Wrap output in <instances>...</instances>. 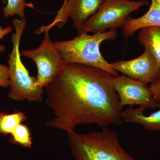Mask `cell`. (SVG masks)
I'll list each match as a JSON object with an SVG mask.
<instances>
[{"mask_svg": "<svg viewBox=\"0 0 160 160\" xmlns=\"http://www.w3.org/2000/svg\"><path fill=\"white\" fill-rule=\"evenodd\" d=\"M114 78L95 67L66 64L44 88L46 104L54 116L46 126L69 134L79 125H122V107L113 86Z\"/></svg>", "mask_w": 160, "mask_h": 160, "instance_id": "6da1fadb", "label": "cell"}, {"mask_svg": "<svg viewBox=\"0 0 160 160\" xmlns=\"http://www.w3.org/2000/svg\"><path fill=\"white\" fill-rule=\"evenodd\" d=\"M117 37V29H111L92 35L81 33L72 39L57 41L54 44L66 65L76 63L92 66L116 77L118 75V72L103 58L100 51V46L104 41L114 40Z\"/></svg>", "mask_w": 160, "mask_h": 160, "instance_id": "7a4b0ae2", "label": "cell"}, {"mask_svg": "<svg viewBox=\"0 0 160 160\" xmlns=\"http://www.w3.org/2000/svg\"><path fill=\"white\" fill-rule=\"evenodd\" d=\"M68 134V144L75 160H135L122 148L117 134L108 127L100 131Z\"/></svg>", "mask_w": 160, "mask_h": 160, "instance_id": "3957f363", "label": "cell"}, {"mask_svg": "<svg viewBox=\"0 0 160 160\" xmlns=\"http://www.w3.org/2000/svg\"><path fill=\"white\" fill-rule=\"evenodd\" d=\"M12 24L15 32L12 36L13 46L7 62L10 89L8 97L17 101L26 100L41 102L44 100V89L38 85L36 78L30 75L21 60L20 41L26 27V21L14 19Z\"/></svg>", "mask_w": 160, "mask_h": 160, "instance_id": "277c9868", "label": "cell"}, {"mask_svg": "<svg viewBox=\"0 0 160 160\" xmlns=\"http://www.w3.org/2000/svg\"><path fill=\"white\" fill-rule=\"evenodd\" d=\"M149 4L146 0H104L96 13L83 25L78 35L123 28L130 13Z\"/></svg>", "mask_w": 160, "mask_h": 160, "instance_id": "5b68a950", "label": "cell"}, {"mask_svg": "<svg viewBox=\"0 0 160 160\" xmlns=\"http://www.w3.org/2000/svg\"><path fill=\"white\" fill-rule=\"evenodd\" d=\"M49 31L44 32V38L37 48L24 50L22 54L34 61L38 69L37 83L44 89L62 70L66 66L62 55L52 41Z\"/></svg>", "mask_w": 160, "mask_h": 160, "instance_id": "8992f818", "label": "cell"}, {"mask_svg": "<svg viewBox=\"0 0 160 160\" xmlns=\"http://www.w3.org/2000/svg\"><path fill=\"white\" fill-rule=\"evenodd\" d=\"M104 1L65 0L54 21L47 26H42L35 33L40 34L49 31L54 26L61 28L67 22L69 18L72 20L73 26L79 32L86 21L96 13Z\"/></svg>", "mask_w": 160, "mask_h": 160, "instance_id": "52a82bcc", "label": "cell"}, {"mask_svg": "<svg viewBox=\"0 0 160 160\" xmlns=\"http://www.w3.org/2000/svg\"><path fill=\"white\" fill-rule=\"evenodd\" d=\"M147 84L128 77L124 74L115 77L113 86L118 96L122 107L126 105H138L145 111L159 108Z\"/></svg>", "mask_w": 160, "mask_h": 160, "instance_id": "ba28073f", "label": "cell"}, {"mask_svg": "<svg viewBox=\"0 0 160 160\" xmlns=\"http://www.w3.org/2000/svg\"><path fill=\"white\" fill-rule=\"evenodd\" d=\"M110 64L118 72L146 84L153 82L160 74V66L146 49L142 54L133 59L118 61Z\"/></svg>", "mask_w": 160, "mask_h": 160, "instance_id": "9c48e42d", "label": "cell"}, {"mask_svg": "<svg viewBox=\"0 0 160 160\" xmlns=\"http://www.w3.org/2000/svg\"><path fill=\"white\" fill-rule=\"evenodd\" d=\"M147 27H160V0H151L149 10L142 16L129 18L122 28L123 36L127 38L138 30Z\"/></svg>", "mask_w": 160, "mask_h": 160, "instance_id": "30bf717a", "label": "cell"}, {"mask_svg": "<svg viewBox=\"0 0 160 160\" xmlns=\"http://www.w3.org/2000/svg\"><path fill=\"white\" fill-rule=\"evenodd\" d=\"M159 108V110L149 116L145 115L140 107L127 108L122 112V119L126 122L139 124L149 131L160 130V106Z\"/></svg>", "mask_w": 160, "mask_h": 160, "instance_id": "8fae6325", "label": "cell"}, {"mask_svg": "<svg viewBox=\"0 0 160 160\" xmlns=\"http://www.w3.org/2000/svg\"><path fill=\"white\" fill-rule=\"evenodd\" d=\"M138 40L160 66V27H147L141 29Z\"/></svg>", "mask_w": 160, "mask_h": 160, "instance_id": "7c38bea8", "label": "cell"}, {"mask_svg": "<svg viewBox=\"0 0 160 160\" xmlns=\"http://www.w3.org/2000/svg\"><path fill=\"white\" fill-rule=\"evenodd\" d=\"M26 119V115L21 112L16 111L11 114L2 112L0 113V133L4 135L11 134Z\"/></svg>", "mask_w": 160, "mask_h": 160, "instance_id": "4fadbf2b", "label": "cell"}, {"mask_svg": "<svg viewBox=\"0 0 160 160\" xmlns=\"http://www.w3.org/2000/svg\"><path fill=\"white\" fill-rule=\"evenodd\" d=\"M9 142L19 145L26 148H31L32 146L31 137L29 127L26 125L21 124L11 133Z\"/></svg>", "mask_w": 160, "mask_h": 160, "instance_id": "5bb4252c", "label": "cell"}, {"mask_svg": "<svg viewBox=\"0 0 160 160\" xmlns=\"http://www.w3.org/2000/svg\"><path fill=\"white\" fill-rule=\"evenodd\" d=\"M7 5L3 8V15L4 18L12 17L18 15L20 19H25V13L24 10L27 4L26 0H6Z\"/></svg>", "mask_w": 160, "mask_h": 160, "instance_id": "9a60e30c", "label": "cell"}, {"mask_svg": "<svg viewBox=\"0 0 160 160\" xmlns=\"http://www.w3.org/2000/svg\"><path fill=\"white\" fill-rule=\"evenodd\" d=\"M9 86L8 67L0 64V86L8 87Z\"/></svg>", "mask_w": 160, "mask_h": 160, "instance_id": "2e32d148", "label": "cell"}, {"mask_svg": "<svg viewBox=\"0 0 160 160\" xmlns=\"http://www.w3.org/2000/svg\"><path fill=\"white\" fill-rule=\"evenodd\" d=\"M149 88L154 99L160 104V74L157 78L151 83Z\"/></svg>", "mask_w": 160, "mask_h": 160, "instance_id": "e0dca14e", "label": "cell"}, {"mask_svg": "<svg viewBox=\"0 0 160 160\" xmlns=\"http://www.w3.org/2000/svg\"><path fill=\"white\" fill-rule=\"evenodd\" d=\"M12 30V27L9 26L6 28L0 26V40L2 39L6 35L9 34ZM5 50V47L0 45V52H3Z\"/></svg>", "mask_w": 160, "mask_h": 160, "instance_id": "ac0fdd59", "label": "cell"}]
</instances>
